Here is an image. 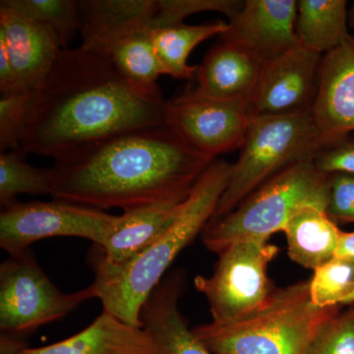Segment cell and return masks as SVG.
Here are the masks:
<instances>
[{"label": "cell", "instance_id": "obj_4", "mask_svg": "<svg viewBox=\"0 0 354 354\" xmlns=\"http://www.w3.org/2000/svg\"><path fill=\"white\" fill-rule=\"evenodd\" d=\"M339 307L312 301L309 281L277 288L259 309L232 322L203 324L192 330L214 354H306L310 342Z\"/></svg>", "mask_w": 354, "mask_h": 354}, {"label": "cell", "instance_id": "obj_28", "mask_svg": "<svg viewBox=\"0 0 354 354\" xmlns=\"http://www.w3.org/2000/svg\"><path fill=\"white\" fill-rule=\"evenodd\" d=\"M306 354H354V308L326 321L310 342Z\"/></svg>", "mask_w": 354, "mask_h": 354}, {"label": "cell", "instance_id": "obj_27", "mask_svg": "<svg viewBox=\"0 0 354 354\" xmlns=\"http://www.w3.org/2000/svg\"><path fill=\"white\" fill-rule=\"evenodd\" d=\"M158 11L153 20L151 30L171 27L183 24V20L188 16L200 12H218L225 14L228 18L243 6L241 0H157ZM150 30V31H151Z\"/></svg>", "mask_w": 354, "mask_h": 354}, {"label": "cell", "instance_id": "obj_6", "mask_svg": "<svg viewBox=\"0 0 354 354\" xmlns=\"http://www.w3.org/2000/svg\"><path fill=\"white\" fill-rule=\"evenodd\" d=\"M325 147L312 113L251 116L230 180L212 220L227 215L253 191Z\"/></svg>", "mask_w": 354, "mask_h": 354}, {"label": "cell", "instance_id": "obj_8", "mask_svg": "<svg viewBox=\"0 0 354 354\" xmlns=\"http://www.w3.org/2000/svg\"><path fill=\"white\" fill-rule=\"evenodd\" d=\"M278 253V247L264 239L236 242L218 255L211 276L195 278L213 322L239 320L266 304L274 291L268 267Z\"/></svg>", "mask_w": 354, "mask_h": 354}, {"label": "cell", "instance_id": "obj_33", "mask_svg": "<svg viewBox=\"0 0 354 354\" xmlns=\"http://www.w3.org/2000/svg\"><path fill=\"white\" fill-rule=\"evenodd\" d=\"M335 256H348L354 259V230L351 232H342Z\"/></svg>", "mask_w": 354, "mask_h": 354}, {"label": "cell", "instance_id": "obj_20", "mask_svg": "<svg viewBox=\"0 0 354 354\" xmlns=\"http://www.w3.org/2000/svg\"><path fill=\"white\" fill-rule=\"evenodd\" d=\"M283 232L290 259L315 271L335 257L342 230L325 209L310 207L295 214Z\"/></svg>", "mask_w": 354, "mask_h": 354}, {"label": "cell", "instance_id": "obj_13", "mask_svg": "<svg viewBox=\"0 0 354 354\" xmlns=\"http://www.w3.org/2000/svg\"><path fill=\"white\" fill-rule=\"evenodd\" d=\"M312 115L325 146L354 133V35L323 55Z\"/></svg>", "mask_w": 354, "mask_h": 354}, {"label": "cell", "instance_id": "obj_15", "mask_svg": "<svg viewBox=\"0 0 354 354\" xmlns=\"http://www.w3.org/2000/svg\"><path fill=\"white\" fill-rule=\"evenodd\" d=\"M157 11V0H83L80 48L108 55L121 39L150 31Z\"/></svg>", "mask_w": 354, "mask_h": 354}, {"label": "cell", "instance_id": "obj_16", "mask_svg": "<svg viewBox=\"0 0 354 354\" xmlns=\"http://www.w3.org/2000/svg\"><path fill=\"white\" fill-rule=\"evenodd\" d=\"M185 288V274L176 270L153 290L141 311L143 328L151 335L158 354H214L198 339L179 309Z\"/></svg>", "mask_w": 354, "mask_h": 354}, {"label": "cell", "instance_id": "obj_11", "mask_svg": "<svg viewBox=\"0 0 354 354\" xmlns=\"http://www.w3.org/2000/svg\"><path fill=\"white\" fill-rule=\"evenodd\" d=\"M322 57L299 44L263 64L250 102L252 116L312 113Z\"/></svg>", "mask_w": 354, "mask_h": 354}, {"label": "cell", "instance_id": "obj_22", "mask_svg": "<svg viewBox=\"0 0 354 354\" xmlns=\"http://www.w3.org/2000/svg\"><path fill=\"white\" fill-rule=\"evenodd\" d=\"M227 22L216 21L201 25L180 24L151 30V39L165 75L189 80L195 77L198 66L188 64L194 48L212 37L221 36Z\"/></svg>", "mask_w": 354, "mask_h": 354}, {"label": "cell", "instance_id": "obj_18", "mask_svg": "<svg viewBox=\"0 0 354 354\" xmlns=\"http://www.w3.org/2000/svg\"><path fill=\"white\" fill-rule=\"evenodd\" d=\"M183 203L150 205L123 211L122 215L116 218L104 244L95 245L91 253L116 267L131 262L167 232Z\"/></svg>", "mask_w": 354, "mask_h": 354}, {"label": "cell", "instance_id": "obj_17", "mask_svg": "<svg viewBox=\"0 0 354 354\" xmlns=\"http://www.w3.org/2000/svg\"><path fill=\"white\" fill-rule=\"evenodd\" d=\"M263 62L239 44L221 39L198 66L195 92L212 99L250 104Z\"/></svg>", "mask_w": 354, "mask_h": 354}, {"label": "cell", "instance_id": "obj_19", "mask_svg": "<svg viewBox=\"0 0 354 354\" xmlns=\"http://www.w3.org/2000/svg\"><path fill=\"white\" fill-rule=\"evenodd\" d=\"M21 354H158V351L144 328L133 327L102 312L72 337L41 348H27Z\"/></svg>", "mask_w": 354, "mask_h": 354}, {"label": "cell", "instance_id": "obj_21", "mask_svg": "<svg viewBox=\"0 0 354 354\" xmlns=\"http://www.w3.org/2000/svg\"><path fill=\"white\" fill-rule=\"evenodd\" d=\"M349 29L346 0H298L295 32L306 50L323 57L351 37Z\"/></svg>", "mask_w": 354, "mask_h": 354}, {"label": "cell", "instance_id": "obj_32", "mask_svg": "<svg viewBox=\"0 0 354 354\" xmlns=\"http://www.w3.org/2000/svg\"><path fill=\"white\" fill-rule=\"evenodd\" d=\"M29 348L20 337L2 333L0 335V354H21Z\"/></svg>", "mask_w": 354, "mask_h": 354}, {"label": "cell", "instance_id": "obj_2", "mask_svg": "<svg viewBox=\"0 0 354 354\" xmlns=\"http://www.w3.org/2000/svg\"><path fill=\"white\" fill-rule=\"evenodd\" d=\"M213 162L167 125L142 128L55 162L50 196L101 211L180 204Z\"/></svg>", "mask_w": 354, "mask_h": 354}, {"label": "cell", "instance_id": "obj_29", "mask_svg": "<svg viewBox=\"0 0 354 354\" xmlns=\"http://www.w3.org/2000/svg\"><path fill=\"white\" fill-rule=\"evenodd\" d=\"M21 90L0 97V150L1 153L19 149L21 132L32 95Z\"/></svg>", "mask_w": 354, "mask_h": 354}, {"label": "cell", "instance_id": "obj_26", "mask_svg": "<svg viewBox=\"0 0 354 354\" xmlns=\"http://www.w3.org/2000/svg\"><path fill=\"white\" fill-rule=\"evenodd\" d=\"M312 301L321 308L354 304V259L335 256L314 271L309 281Z\"/></svg>", "mask_w": 354, "mask_h": 354}, {"label": "cell", "instance_id": "obj_5", "mask_svg": "<svg viewBox=\"0 0 354 354\" xmlns=\"http://www.w3.org/2000/svg\"><path fill=\"white\" fill-rule=\"evenodd\" d=\"M329 176L313 160L291 165L253 191L230 213L211 220L202 232L208 250L220 255L236 242L269 241L305 208L327 209Z\"/></svg>", "mask_w": 354, "mask_h": 354}, {"label": "cell", "instance_id": "obj_30", "mask_svg": "<svg viewBox=\"0 0 354 354\" xmlns=\"http://www.w3.org/2000/svg\"><path fill=\"white\" fill-rule=\"evenodd\" d=\"M326 212L337 225L354 223V176L330 174Z\"/></svg>", "mask_w": 354, "mask_h": 354}, {"label": "cell", "instance_id": "obj_7", "mask_svg": "<svg viewBox=\"0 0 354 354\" xmlns=\"http://www.w3.org/2000/svg\"><path fill=\"white\" fill-rule=\"evenodd\" d=\"M99 298L94 283L76 292L58 290L27 249L0 265V330L21 335L62 320L83 302Z\"/></svg>", "mask_w": 354, "mask_h": 354}, {"label": "cell", "instance_id": "obj_23", "mask_svg": "<svg viewBox=\"0 0 354 354\" xmlns=\"http://www.w3.org/2000/svg\"><path fill=\"white\" fill-rule=\"evenodd\" d=\"M108 57L120 75L145 94L162 95L157 84L165 75L149 31L140 32L121 39L111 48Z\"/></svg>", "mask_w": 354, "mask_h": 354}, {"label": "cell", "instance_id": "obj_10", "mask_svg": "<svg viewBox=\"0 0 354 354\" xmlns=\"http://www.w3.org/2000/svg\"><path fill=\"white\" fill-rule=\"evenodd\" d=\"M251 116L249 102L212 99L192 90L167 102L165 125L191 150L215 160L241 149Z\"/></svg>", "mask_w": 354, "mask_h": 354}, {"label": "cell", "instance_id": "obj_34", "mask_svg": "<svg viewBox=\"0 0 354 354\" xmlns=\"http://www.w3.org/2000/svg\"><path fill=\"white\" fill-rule=\"evenodd\" d=\"M348 22L349 28H351L353 34L354 35V2L351 8L348 9Z\"/></svg>", "mask_w": 354, "mask_h": 354}, {"label": "cell", "instance_id": "obj_14", "mask_svg": "<svg viewBox=\"0 0 354 354\" xmlns=\"http://www.w3.org/2000/svg\"><path fill=\"white\" fill-rule=\"evenodd\" d=\"M0 37L6 41L20 87L31 92L36 90L62 50L57 35L1 1Z\"/></svg>", "mask_w": 354, "mask_h": 354}, {"label": "cell", "instance_id": "obj_25", "mask_svg": "<svg viewBox=\"0 0 354 354\" xmlns=\"http://www.w3.org/2000/svg\"><path fill=\"white\" fill-rule=\"evenodd\" d=\"M4 4L27 17L51 28L59 39L62 50H69L80 35V1L77 0H2Z\"/></svg>", "mask_w": 354, "mask_h": 354}, {"label": "cell", "instance_id": "obj_3", "mask_svg": "<svg viewBox=\"0 0 354 354\" xmlns=\"http://www.w3.org/2000/svg\"><path fill=\"white\" fill-rule=\"evenodd\" d=\"M232 164L215 160L181 205L176 220L160 239L131 262L111 266L92 253L90 266L104 312L133 327L143 328L141 311L179 253L202 234L227 188Z\"/></svg>", "mask_w": 354, "mask_h": 354}, {"label": "cell", "instance_id": "obj_12", "mask_svg": "<svg viewBox=\"0 0 354 354\" xmlns=\"http://www.w3.org/2000/svg\"><path fill=\"white\" fill-rule=\"evenodd\" d=\"M297 17L295 0H244L221 38L239 44L264 64L297 46Z\"/></svg>", "mask_w": 354, "mask_h": 354}, {"label": "cell", "instance_id": "obj_31", "mask_svg": "<svg viewBox=\"0 0 354 354\" xmlns=\"http://www.w3.org/2000/svg\"><path fill=\"white\" fill-rule=\"evenodd\" d=\"M317 169L330 176L346 174L354 176V133L323 147L313 158Z\"/></svg>", "mask_w": 354, "mask_h": 354}, {"label": "cell", "instance_id": "obj_1", "mask_svg": "<svg viewBox=\"0 0 354 354\" xmlns=\"http://www.w3.org/2000/svg\"><path fill=\"white\" fill-rule=\"evenodd\" d=\"M167 102L120 75L106 55L62 50L32 91L19 150L55 162L133 130L165 125Z\"/></svg>", "mask_w": 354, "mask_h": 354}, {"label": "cell", "instance_id": "obj_9", "mask_svg": "<svg viewBox=\"0 0 354 354\" xmlns=\"http://www.w3.org/2000/svg\"><path fill=\"white\" fill-rule=\"evenodd\" d=\"M118 216L53 199L17 202L0 214V247L9 255L50 237H80L102 246Z\"/></svg>", "mask_w": 354, "mask_h": 354}, {"label": "cell", "instance_id": "obj_24", "mask_svg": "<svg viewBox=\"0 0 354 354\" xmlns=\"http://www.w3.org/2000/svg\"><path fill=\"white\" fill-rule=\"evenodd\" d=\"M27 153L11 150L0 155V204L2 209L16 203L18 195H50L51 169L32 167Z\"/></svg>", "mask_w": 354, "mask_h": 354}]
</instances>
